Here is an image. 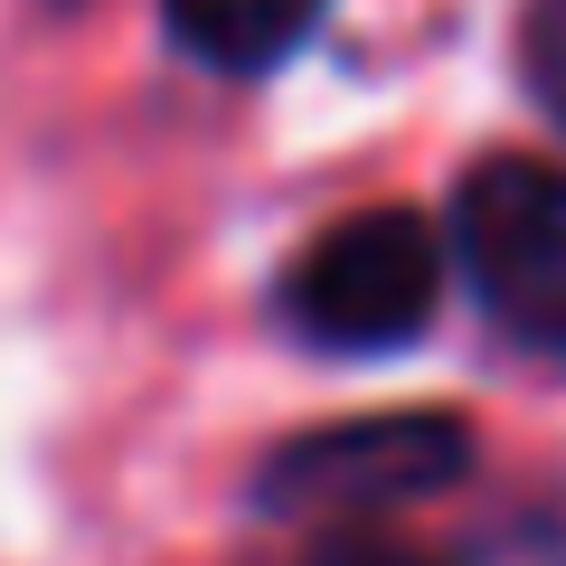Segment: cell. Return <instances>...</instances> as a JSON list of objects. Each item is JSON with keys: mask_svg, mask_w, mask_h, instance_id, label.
I'll return each mask as SVG.
<instances>
[{"mask_svg": "<svg viewBox=\"0 0 566 566\" xmlns=\"http://www.w3.org/2000/svg\"><path fill=\"white\" fill-rule=\"evenodd\" d=\"M312 566H453L444 547H416V538H387V528H331Z\"/></svg>", "mask_w": 566, "mask_h": 566, "instance_id": "obj_6", "label": "cell"}, {"mask_svg": "<svg viewBox=\"0 0 566 566\" xmlns=\"http://www.w3.org/2000/svg\"><path fill=\"white\" fill-rule=\"evenodd\" d=\"M331 0H161L170 20V48L218 76H274L293 48L322 29Z\"/></svg>", "mask_w": 566, "mask_h": 566, "instance_id": "obj_4", "label": "cell"}, {"mask_svg": "<svg viewBox=\"0 0 566 566\" xmlns=\"http://www.w3.org/2000/svg\"><path fill=\"white\" fill-rule=\"evenodd\" d=\"M520 76L538 95V114L566 133V0H528L520 10Z\"/></svg>", "mask_w": 566, "mask_h": 566, "instance_id": "obj_5", "label": "cell"}, {"mask_svg": "<svg viewBox=\"0 0 566 566\" xmlns=\"http://www.w3.org/2000/svg\"><path fill=\"white\" fill-rule=\"evenodd\" d=\"M434 303H444V237L416 208H359L322 227L274 283L283 331L322 359H387L434 322Z\"/></svg>", "mask_w": 566, "mask_h": 566, "instance_id": "obj_1", "label": "cell"}, {"mask_svg": "<svg viewBox=\"0 0 566 566\" xmlns=\"http://www.w3.org/2000/svg\"><path fill=\"white\" fill-rule=\"evenodd\" d=\"M463 472H472V424L444 406H397V416H349L274 444L255 472V501L322 528H378L387 510L434 501Z\"/></svg>", "mask_w": 566, "mask_h": 566, "instance_id": "obj_2", "label": "cell"}, {"mask_svg": "<svg viewBox=\"0 0 566 566\" xmlns=\"http://www.w3.org/2000/svg\"><path fill=\"white\" fill-rule=\"evenodd\" d=\"M491 331L538 359H566V170L557 161H482L453 189V255Z\"/></svg>", "mask_w": 566, "mask_h": 566, "instance_id": "obj_3", "label": "cell"}]
</instances>
